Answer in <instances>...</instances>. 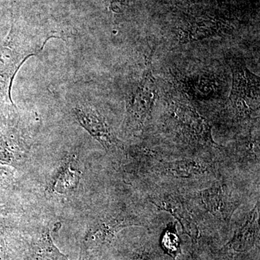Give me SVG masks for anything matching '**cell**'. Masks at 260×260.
I'll return each instance as SVG.
<instances>
[{
    "label": "cell",
    "instance_id": "cell-1",
    "mask_svg": "<svg viewBox=\"0 0 260 260\" xmlns=\"http://www.w3.org/2000/svg\"><path fill=\"white\" fill-rule=\"evenodd\" d=\"M56 32L37 34L29 31L13 20L10 31L0 43V102L15 109L12 88L15 75L30 56L42 52L46 44L56 37Z\"/></svg>",
    "mask_w": 260,
    "mask_h": 260
},
{
    "label": "cell",
    "instance_id": "cell-2",
    "mask_svg": "<svg viewBox=\"0 0 260 260\" xmlns=\"http://www.w3.org/2000/svg\"><path fill=\"white\" fill-rule=\"evenodd\" d=\"M168 123L173 131L189 143L215 145L209 122L181 98L167 102Z\"/></svg>",
    "mask_w": 260,
    "mask_h": 260
},
{
    "label": "cell",
    "instance_id": "cell-3",
    "mask_svg": "<svg viewBox=\"0 0 260 260\" xmlns=\"http://www.w3.org/2000/svg\"><path fill=\"white\" fill-rule=\"evenodd\" d=\"M158 96L156 80L152 73L151 58L147 59L141 78L133 85L126 99L125 124L133 132L143 129L151 116Z\"/></svg>",
    "mask_w": 260,
    "mask_h": 260
},
{
    "label": "cell",
    "instance_id": "cell-4",
    "mask_svg": "<svg viewBox=\"0 0 260 260\" xmlns=\"http://www.w3.org/2000/svg\"><path fill=\"white\" fill-rule=\"evenodd\" d=\"M232 86L228 101L229 107L240 119L251 117L259 111V77L239 61H232Z\"/></svg>",
    "mask_w": 260,
    "mask_h": 260
},
{
    "label": "cell",
    "instance_id": "cell-5",
    "mask_svg": "<svg viewBox=\"0 0 260 260\" xmlns=\"http://www.w3.org/2000/svg\"><path fill=\"white\" fill-rule=\"evenodd\" d=\"M144 225L135 215L118 214L103 218L89 229L84 239L85 250H99L103 246L112 244L118 233L126 227Z\"/></svg>",
    "mask_w": 260,
    "mask_h": 260
},
{
    "label": "cell",
    "instance_id": "cell-6",
    "mask_svg": "<svg viewBox=\"0 0 260 260\" xmlns=\"http://www.w3.org/2000/svg\"><path fill=\"white\" fill-rule=\"evenodd\" d=\"M73 112L80 125L101 143L106 150L121 148L119 140L108 125L105 118L95 107L89 104H80L73 109Z\"/></svg>",
    "mask_w": 260,
    "mask_h": 260
},
{
    "label": "cell",
    "instance_id": "cell-7",
    "mask_svg": "<svg viewBox=\"0 0 260 260\" xmlns=\"http://www.w3.org/2000/svg\"><path fill=\"white\" fill-rule=\"evenodd\" d=\"M158 209L169 212L180 223L183 232L192 239L197 241L199 238L200 232L198 223L195 221L188 205L183 201L179 195L175 194H161L150 198Z\"/></svg>",
    "mask_w": 260,
    "mask_h": 260
},
{
    "label": "cell",
    "instance_id": "cell-8",
    "mask_svg": "<svg viewBox=\"0 0 260 260\" xmlns=\"http://www.w3.org/2000/svg\"><path fill=\"white\" fill-rule=\"evenodd\" d=\"M225 29L226 26L223 22L218 19L200 18L181 26L178 37L181 44H187L222 35L225 32Z\"/></svg>",
    "mask_w": 260,
    "mask_h": 260
},
{
    "label": "cell",
    "instance_id": "cell-9",
    "mask_svg": "<svg viewBox=\"0 0 260 260\" xmlns=\"http://www.w3.org/2000/svg\"><path fill=\"white\" fill-rule=\"evenodd\" d=\"M256 206L247 216L244 225L236 232L232 239L227 243L225 247L228 250L238 253H244L250 250L259 237L258 212Z\"/></svg>",
    "mask_w": 260,
    "mask_h": 260
},
{
    "label": "cell",
    "instance_id": "cell-10",
    "mask_svg": "<svg viewBox=\"0 0 260 260\" xmlns=\"http://www.w3.org/2000/svg\"><path fill=\"white\" fill-rule=\"evenodd\" d=\"M201 198L207 209L222 215L223 214V218L225 219L229 218L234 210L230 203H229V196L223 186H215L203 191Z\"/></svg>",
    "mask_w": 260,
    "mask_h": 260
},
{
    "label": "cell",
    "instance_id": "cell-11",
    "mask_svg": "<svg viewBox=\"0 0 260 260\" xmlns=\"http://www.w3.org/2000/svg\"><path fill=\"white\" fill-rule=\"evenodd\" d=\"M160 246L164 252L174 259H177L182 254L180 239L178 236L175 223L169 224L164 230L160 238Z\"/></svg>",
    "mask_w": 260,
    "mask_h": 260
},
{
    "label": "cell",
    "instance_id": "cell-12",
    "mask_svg": "<svg viewBox=\"0 0 260 260\" xmlns=\"http://www.w3.org/2000/svg\"><path fill=\"white\" fill-rule=\"evenodd\" d=\"M36 260H69L58 250L54 245L49 233L47 232L39 242ZM79 260H83L80 256Z\"/></svg>",
    "mask_w": 260,
    "mask_h": 260
},
{
    "label": "cell",
    "instance_id": "cell-13",
    "mask_svg": "<svg viewBox=\"0 0 260 260\" xmlns=\"http://www.w3.org/2000/svg\"><path fill=\"white\" fill-rule=\"evenodd\" d=\"M78 181L79 177L78 173L72 170L70 162H68L61 167L54 186L59 192H65L75 188Z\"/></svg>",
    "mask_w": 260,
    "mask_h": 260
},
{
    "label": "cell",
    "instance_id": "cell-14",
    "mask_svg": "<svg viewBox=\"0 0 260 260\" xmlns=\"http://www.w3.org/2000/svg\"><path fill=\"white\" fill-rule=\"evenodd\" d=\"M129 0H109L111 8L114 12L119 13L124 9V7L127 4Z\"/></svg>",
    "mask_w": 260,
    "mask_h": 260
},
{
    "label": "cell",
    "instance_id": "cell-15",
    "mask_svg": "<svg viewBox=\"0 0 260 260\" xmlns=\"http://www.w3.org/2000/svg\"><path fill=\"white\" fill-rule=\"evenodd\" d=\"M129 260H151L150 259V258L148 257V256H145V255H139V254H138V255L134 256L133 257L130 258Z\"/></svg>",
    "mask_w": 260,
    "mask_h": 260
}]
</instances>
